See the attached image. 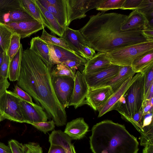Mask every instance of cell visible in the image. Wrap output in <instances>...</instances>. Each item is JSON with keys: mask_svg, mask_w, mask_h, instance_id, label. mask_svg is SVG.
Here are the masks:
<instances>
[{"mask_svg": "<svg viewBox=\"0 0 153 153\" xmlns=\"http://www.w3.org/2000/svg\"><path fill=\"white\" fill-rule=\"evenodd\" d=\"M8 144L12 153H26L24 145L15 140H9Z\"/></svg>", "mask_w": 153, "mask_h": 153, "instance_id": "obj_41", "label": "cell"}, {"mask_svg": "<svg viewBox=\"0 0 153 153\" xmlns=\"http://www.w3.org/2000/svg\"><path fill=\"white\" fill-rule=\"evenodd\" d=\"M67 153H76L73 145L72 144L70 148L67 150Z\"/></svg>", "mask_w": 153, "mask_h": 153, "instance_id": "obj_55", "label": "cell"}, {"mask_svg": "<svg viewBox=\"0 0 153 153\" xmlns=\"http://www.w3.org/2000/svg\"><path fill=\"white\" fill-rule=\"evenodd\" d=\"M93 153H137L139 143L125 126L110 120L94 125L90 137Z\"/></svg>", "mask_w": 153, "mask_h": 153, "instance_id": "obj_3", "label": "cell"}, {"mask_svg": "<svg viewBox=\"0 0 153 153\" xmlns=\"http://www.w3.org/2000/svg\"><path fill=\"white\" fill-rule=\"evenodd\" d=\"M67 150L57 145L51 144L48 153H67Z\"/></svg>", "mask_w": 153, "mask_h": 153, "instance_id": "obj_48", "label": "cell"}, {"mask_svg": "<svg viewBox=\"0 0 153 153\" xmlns=\"http://www.w3.org/2000/svg\"><path fill=\"white\" fill-rule=\"evenodd\" d=\"M31 124L45 134L49 131L53 130L55 127V124L53 120L48 121L33 123Z\"/></svg>", "mask_w": 153, "mask_h": 153, "instance_id": "obj_37", "label": "cell"}, {"mask_svg": "<svg viewBox=\"0 0 153 153\" xmlns=\"http://www.w3.org/2000/svg\"><path fill=\"white\" fill-rule=\"evenodd\" d=\"M120 66L111 64L107 68L97 72L84 74L89 89L102 86L117 75Z\"/></svg>", "mask_w": 153, "mask_h": 153, "instance_id": "obj_9", "label": "cell"}, {"mask_svg": "<svg viewBox=\"0 0 153 153\" xmlns=\"http://www.w3.org/2000/svg\"><path fill=\"white\" fill-rule=\"evenodd\" d=\"M102 0H66L67 7V27L76 19L86 16L89 10L97 8Z\"/></svg>", "mask_w": 153, "mask_h": 153, "instance_id": "obj_8", "label": "cell"}, {"mask_svg": "<svg viewBox=\"0 0 153 153\" xmlns=\"http://www.w3.org/2000/svg\"><path fill=\"white\" fill-rule=\"evenodd\" d=\"M143 153H153V144L147 145L143 150Z\"/></svg>", "mask_w": 153, "mask_h": 153, "instance_id": "obj_53", "label": "cell"}, {"mask_svg": "<svg viewBox=\"0 0 153 153\" xmlns=\"http://www.w3.org/2000/svg\"><path fill=\"white\" fill-rule=\"evenodd\" d=\"M144 34L149 39L153 41V27H149L143 30Z\"/></svg>", "mask_w": 153, "mask_h": 153, "instance_id": "obj_50", "label": "cell"}, {"mask_svg": "<svg viewBox=\"0 0 153 153\" xmlns=\"http://www.w3.org/2000/svg\"><path fill=\"white\" fill-rule=\"evenodd\" d=\"M40 38L47 43L60 47L74 52L68 47L62 38H58L50 34L46 31L45 28L42 29V34Z\"/></svg>", "mask_w": 153, "mask_h": 153, "instance_id": "obj_30", "label": "cell"}, {"mask_svg": "<svg viewBox=\"0 0 153 153\" xmlns=\"http://www.w3.org/2000/svg\"><path fill=\"white\" fill-rule=\"evenodd\" d=\"M10 85L7 79H5L0 81V97L5 93Z\"/></svg>", "mask_w": 153, "mask_h": 153, "instance_id": "obj_49", "label": "cell"}, {"mask_svg": "<svg viewBox=\"0 0 153 153\" xmlns=\"http://www.w3.org/2000/svg\"><path fill=\"white\" fill-rule=\"evenodd\" d=\"M13 32L4 24L0 22V48L7 53Z\"/></svg>", "mask_w": 153, "mask_h": 153, "instance_id": "obj_29", "label": "cell"}, {"mask_svg": "<svg viewBox=\"0 0 153 153\" xmlns=\"http://www.w3.org/2000/svg\"><path fill=\"white\" fill-rule=\"evenodd\" d=\"M140 73H137L128 78L117 91L111 96L107 102L98 110V117H100L111 110H114L119 100L128 89L138 78Z\"/></svg>", "mask_w": 153, "mask_h": 153, "instance_id": "obj_14", "label": "cell"}, {"mask_svg": "<svg viewBox=\"0 0 153 153\" xmlns=\"http://www.w3.org/2000/svg\"><path fill=\"white\" fill-rule=\"evenodd\" d=\"M88 125L82 117H79L68 122L64 132L73 140L83 138L88 130Z\"/></svg>", "mask_w": 153, "mask_h": 153, "instance_id": "obj_19", "label": "cell"}, {"mask_svg": "<svg viewBox=\"0 0 153 153\" xmlns=\"http://www.w3.org/2000/svg\"><path fill=\"white\" fill-rule=\"evenodd\" d=\"M0 153H12L9 146L0 142Z\"/></svg>", "mask_w": 153, "mask_h": 153, "instance_id": "obj_51", "label": "cell"}, {"mask_svg": "<svg viewBox=\"0 0 153 153\" xmlns=\"http://www.w3.org/2000/svg\"><path fill=\"white\" fill-rule=\"evenodd\" d=\"M149 27H150L149 22L144 15L135 10L128 16L126 20L122 25L120 29L123 31L143 30Z\"/></svg>", "mask_w": 153, "mask_h": 153, "instance_id": "obj_17", "label": "cell"}, {"mask_svg": "<svg viewBox=\"0 0 153 153\" xmlns=\"http://www.w3.org/2000/svg\"><path fill=\"white\" fill-rule=\"evenodd\" d=\"M30 43L29 49L40 57L48 66L52 68L53 65L51 61L50 49L48 44L39 36L33 38Z\"/></svg>", "mask_w": 153, "mask_h": 153, "instance_id": "obj_20", "label": "cell"}, {"mask_svg": "<svg viewBox=\"0 0 153 153\" xmlns=\"http://www.w3.org/2000/svg\"><path fill=\"white\" fill-rule=\"evenodd\" d=\"M24 146L26 153H43L42 148L37 143H29Z\"/></svg>", "mask_w": 153, "mask_h": 153, "instance_id": "obj_43", "label": "cell"}, {"mask_svg": "<svg viewBox=\"0 0 153 153\" xmlns=\"http://www.w3.org/2000/svg\"><path fill=\"white\" fill-rule=\"evenodd\" d=\"M5 119L3 115L0 113V122Z\"/></svg>", "mask_w": 153, "mask_h": 153, "instance_id": "obj_56", "label": "cell"}, {"mask_svg": "<svg viewBox=\"0 0 153 153\" xmlns=\"http://www.w3.org/2000/svg\"><path fill=\"white\" fill-rule=\"evenodd\" d=\"M9 63L7 53L4 52L3 60L0 67V77L1 79L8 78Z\"/></svg>", "mask_w": 153, "mask_h": 153, "instance_id": "obj_38", "label": "cell"}, {"mask_svg": "<svg viewBox=\"0 0 153 153\" xmlns=\"http://www.w3.org/2000/svg\"><path fill=\"white\" fill-rule=\"evenodd\" d=\"M111 64L106 53L98 52L91 59L87 61L82 73L84 74L96 73Z\"/></svg>", "mask_w": 153, "mask_h": 153, "instance_id": "obj_18", "label": "cell"}, {"mask_svg": "<svg viewBox=\"0 0 153 153\" xmlns=\"http://www.w3.org/2000/svg\"><path fill=\"white\" fill-rule=\"evenodd\" d=\"M22 106L26 123L30 124L47 121L48 117L40 105H32L21 100Z\"/></svg>", "mask_w": 153, "mask_h": 153, "instance_id": "obj_16", "label": "cell"}, {"mask_svg": "<svg viewBox=\"0 0 153 153\" xmlns=\"http://www.w3.org/2000/svg\"><path fill=\"white\" fill-rule=\"evenodd\" d=\"M38 1L45 8L53 15L62 27L65 29L67 27V18L64 13L55 7L48 4L44 0Z\"/></svg>", "mask_w": 153, "mask_h": 153, "instance_id": "obj_28", "label": "cell"}, {"mask_svg": "<svg viewBox=\"0 0 153 153\" xmlns=\"http://www.w3.org/2000/svg\"><path fill=\"white\" fill-rule=\"evenodd\" d=\"M125 0H102L96 9L102 12L122 8Z\"/></svg>", "mask_w": 153, "mask_h": 153, "instance_id": "obj_32", "label": "cell"}, {"mask_svg": "<svg viewBox=\"0 0 153 153\" xmlns=\"http://www.w3.org/2000/svg\"><path fill=\"white\" fill-rule=\"evenodd\" d=\"M34 19L22 8L0 13V22L3 24Z\"/></svg>", "mask_w": 153, "mask_h": 153, "instance_id": "obj_23", "label": "cell"}, {"mask_svg": "<svg viewBox=\"0 0 153 153\" xmlns=\"http://www.w3.org/2000/svg\"><path fill=\"white\" fill-rule=\"evenodd\" d=\"M21 100L13 91L7 90L0 97V113L5 119L26 123Z\"/></svg>", "mask_w": 153, "mask_h": 153, "instance_id": "obj_6", "label": "cell"}, {"mask_svg": "<svg viewBox=\"0 0 153 153\" xmlns=\"http://www.w3.org/2000/svg\"><path fill=\"white\" fill-rule=\"evenodd\" d=\"M51 69L29 48L23 51L17 85L41 105L55 125L61 126L66 124L67 116L53 89Z\"/></svg>", "mask_w": 153, "mask_h": 153, "instance_id": "obj_1", "label": "cell"}, {"mask_svg": "<svg viewBox=\"0 0 153 153\" xmlns=\"http://www.w3.org/2000/svg\"><path fill=\"white\" fill-rule=\"evenodd\" d=\"M114 93L109 86L89 89L84 104H87L94 110L98 111Z\"/></svg>", "mask_w": 153, "mask_h": 153, "instance_id": "obj_12", "label": "cell"}, {"mask_svg": "<svg viewBox=\"0 0 153 153\" xmlns=\"http://www.w3.org/2000/svg\"><path fill=\"white\" fill-rule=\"evenodd\" d=\"M35 1L43 18L49 27V30L52 33L62 38L65 29L60 25L53 15L45 8L38 0Z\"/></svg>", "mask_w": 153, "mask_h": 153, "instance_id": "obj_22", "label": "cell"}, {"mask_svg": "<svg viewBox=\"0 0 153 153\" xmlns=\"http://www.w3.org/2000/svg\"><path fill=\"white\" fill-rule=\"evenodd\" d=\"M82 51L85 55L86 59L87 61L91 59L96 54L94 49L87 45L82 47Z\"/></svg>", "mask_w": 153, "mask_h": 153, "instance_id": "obj_47", "label": "cell"}, {"mask_svg": "<svg viewBox=\"0 0 153 153\" xmlns=\"http://www.w3.org/2000/svg\"><path fill=\"white\" fill-rule=\"evenodd\" d=\"M142 1V0H125L121 9L133 10H137Z\"/></svg>", "mask_w": 153, "mask_h": 153, "instance_id": "obj_42", "label": "cell"}, {"mask_svg": "<svg viewBox=\"0 0 153 153\" xmlns=\"http://www.w3.org/2000/svg\"><path fill=\"white\" fill-rule=\"evenodd\" d=\"M53 89L60 103L65 109L68 106L74 87V80L67 76H60L51 74Z\"/></svg>", "mask_w": 153, "mask_h": 153, "instance_id": "obj_7", "label": "cell"}, {"mask_svg": "<svg viewBox=\"0 0 153 153\" xmlns=\"http://www.w3.org/2000/svg\"><path fill=\"white\" fill-rule=\"evenodd\" d=\"M51 74L54 75L70 77L74 80L75 79V74L74 73L72 70L62 63L55 64V66L51 69Z\"/></svg>", "mask_w": 153, "mask_h": 153, "instance_id": "obj_33", "label": "cell"}, {"mask_svg": "<svg viewBox=\"0 0 153 153\" xmlns=\"http://www.w3.org/2000/svg\"><path fill=\"white\" fill-rule=\"evenodd\" d=\"M135 74L131 66H120L119 71L117 75L104 84L102 87L109 86L114 93L128 78Z\"/></svg>", "mask_w": 153, "mask_h": 153, "instance_id": "obj_21", "label": "cell"}, {"mask_svg": "<svg viewBox=\"0 0 153 153\" xmlns=\"http://www.w3.org/2000/svg\"><path fill=\"white\" fill-rule=\"evenodd\" d=\"M50 49L51 61L53 65L63 63L69 61H74L86 63L87 60L74 52L62 47L47 43Z\"/></svg>", "mask_w": 153, "mask_h": 153, "instance_id": "obj_13", "label": "cell"}, {"mask_svg": "<svg viewBox=\"0 0 153 153\" xmlns=\"http://www.w3.org/2000/svg\"><path fill=\"white\" fill-rule=\"evenodd\" d=\"M127 17L117 13L100 12L90 16L79 30L88 46L105 53L135 44L153 42L144 34L142 30H121Z\"/></svg>", "mask_w": 153, "mask_h": 153, "instance_id": "obj_2", "label": "cell"}, {"mask_svg": "<svg viewBox=\"0 0 153 153\" xmlns=\"http://www.w3.org/2000/svg\"><path fill=\"white\" fill-rule=\"evenodd\" d=\"M62 38L71 50L86 59L82 49L83 46L87 45L79 30H75L67 27L65 29Z\"/></svg>", "mask_w": 153, "mask_h": 153, "instance_id": "obj_15", "label": "cell"}, {"mask_svg": "<svg viewBox=\"0 0 153 153\" xmlns=\"http://www.w3.org/2000/svg\"><path fill=\"white\" fill-rule=\"evenodd\" d=\"M22 8L19 0H0V13Z\"/></svg>", "mask_w": 153, "mask_h": 153, "instance_id": "obj_35", "label": "cell"}, {"mask_svg": "<svg viewBox=\"0 0 153 153\" xmlns=\"http://www.w3.org/2000/svg\"><path fill=\"white\" fill-rule=\"evenodd\" d=\"M153 65V50L147 52L135 59L132 62L131 66L135 73H142Z\"/></svg>", "mask_w": 153, "mask_h": 153, "instance_id": "obj_25", "label": "cell"}, {"mask_svg": "<svg viewBox=\"0 0 153 153\" xmlns=\"http://www.w3.org/2000/svg\"><path fill=\"white\" fill-rule=\"evenodd\" d=\"M71 140L68 135L61 130H54L49 135V142L51 144L60 146L67 150L72 145Z\"/></svg>", "mask_w": 153, "mask_h": 153, "instance_id": "obj_26", "label": "cell"}, {"mask_svg": "<svg viewBox=\"0 0 153 153\" xmlns=\"http://www.w3.org/2000/svg\"><path fill=\"white\" fill-rule=\"evenodd\" d=\"M20 6L34 19L42 24L49 30L50 28L43 18L35 0H19Z\"/></svg>", "mask_w": 153, "mask_h": 153, "instance_id": "obj_24", "label": "cell"}, {"mask_svg": "<svg viewBox=\"0 0 153 153\" xmlns=\"http://www.w3.org/2000/svg\"><path fill=\"white\" fill-rule=\"evenodd\" d=\"M13 92L21 100L33 105L36 104L33 102L32 97L27 93L19 87L17 84L15 86Z\"/></svg>", "mask_w": 153, "mask_h": 153, "instance_id": "obj_39", "label": "cell"}, {"mask_svg": "<svg viewBox=\"0 0 153 153\" xmlns=\"http://www.w3.org/2000/svg\"><path fill=\"white\" fill-rule=\"evenodd\" d=\"M144 75V97L148 90L153 84V65H151L142 73Z\"/></svg>", "mask_w": 153, "mask_h": 153, "instance_id": "obj_36", "label": "cell"}, {"mask_svg": "<svg viewBox=\"0 0 153 153\" xmlns=\"http://www.w3.org/2000/svg\"><path fill=\"white\" fill-rule=\"evenodd\" d=\"M153 84L148 90L147 93L144 97V100H149L153 98Z\"/></svg>", "mask_w": 153, "mask_h": 153, "instance_id": "obj_52", "label": "cell"}, {"mask_svg": "<svg viewBox=\"0 0 153 153\" xmlns=\"http://www.w3.org/2000/svg\"><path fill=\"white\" fill-rule=\"evenodd\" d=\"M153 98H152L149 100H144L141 108L143 111V115L153 111Z\"/></svg>", "mask_w": 153, "mask_h": 153, "instance_id": "obj_44", "label": "cell"}, {"mask_svg": "<svg viewBox=\"0 0 153 153\" xmlns=\"http://www.w3.org/2000/svg\"><path fill=\"white\" fill-rule=\"evenodd\" d=\"M3 24L13 33L19 35L21 39L30 37L45 27L34 19Z\"/></svg>", "mask_w": 153, "mask_h": 153, "instance_id": "obj_11", "label": "cell"}, {"mask_svg": "<svg viewBox=\"0 0 153 153\" xmlns=\"http://www.w3.org/2000/svg\"><path fill=\"white\" fill-rule=\"evenodd\" d=\"M86 63L74 61H69L62 63L69 68L74 73L76 74V70L81 66L85 65Z\"/></svg>", "mask_w": 153, "mask_h": 153, "instance_id": "obj_45", "label": "cell"}, {"mask_svg": "<svg viewBox=\"0 0 153 153\" xmlns=\"http://www.w3.org/2000/svg\"><path fill=\"white\" fill-rule=\"evenodd\" d=\"M153 50V42L135 44L106 53L112 64L131 66L132 62L140 56Z\"/></svg>", "mask_w": 153, "mask_h": 153, "instance_id": "obj_5", "label": "cell"}, {"mask_svg": "<svg viewBox=\"0 0 153 153\" xmlns=\"http://www.w3.org/2000/svg\"><path fill=\"white\" fill-rule=\"evenodd\" d=\"M21 39L19 35L15 33H13L7 52L10 62L17 53L21 46L22 44L20 43Z\"/></svg>", "mask_w": 153, "mask_h": 153, "instance_id": "obj_31", "label": "cell"}, {"mask_svg": "<svg viewBox=\"0 0 153 153\" xmlns=\"http://www.w3.org/2000/svg\"><path fill=\"white\" fill-rule=\"evenodd\" d=\"M23 51L21 44L17 53L10 62L8 78L11 81H17L19 78Z\"/></svg>", "mask_w": 153, "mask_h": 153, "instance_id": "obj_27", "label": "cell"}, {"mask_svg": "<svg viewBox=\"0 0 153 153\" xmlns=\"http://www.w3.org/2000/svg\"><path fill=\"white\" fill-rule=\"evenodd\" d=\"M89 90L85 74L77 71L75 74L74 89L68 106H73L76 109L84 105Z\"/></svg>", "mask_w": 153, "mask_h": 153, "instance_id": "obj_10", "label": "cell"}, {"mask_svg": "<svg viewBox=\"0 0 153 153\" xmlns=\"http://www.w3.org/2000/svg\"><path fill=\"white\" fill-rule=\"evenodd\" d=\"M144 75L141 73L119 100L114 110L124 117L132 118L140 111L144 99Z\"/></svg>", "mask_w": 153, "mask_h": 153, "instance_id": "obj_4", "label": "cell"}, {"mask_svg": "<svg viewBox=\"0 0 153 153\" xmlns=\"http://www.w3.org/2000/svg\"><path fill=\"white\" fill-rule=\"evenodd\" d=\"M48 4L52 6L67 15V7L66 0H44Z\"/></svg>", "mask_w": 153, "mask_h": 153, "instance_id": "obj_40", "label": "cell"}, {"mask_svg": "<svg viewBox=\"0 0 153 153\" xmlns=\"http://www.w3.org/2000/svg\"><path fill=\"white\" fill-rule=\"evenodd\" d=\"M4 53V52L0 48V67L3 60ZM1 80L0 77V81Z\"/></svg>", "mask_w": 153, "mask_h": 153, "instance_id": "obj_54", "label": "cell"}, {"mask_svg": "<svg viewBox=\"0 0 153 153\" xmlns=\"http://www.w3.org/2000/svg\"><path fill=\"white\" fill-rule=\"evenodd\" d=\"M137 10L144 14L149 22L153 19V0H142Z\"/></svg>", "mask_w": 153, "mask_h": 153, "instance_id": "obj_34", "label": "cell"}, {"mask_svg": "<svg viewBox=\"0 0 153 153\" xmlns=\"http://www.w3.org/2000/svg\"><path fill=\"white\" fill-rule=\"evenodd\" d=\"M152 117L153 111L149 113L143 115L142 121V128L143 131V129L144 128L153 125ZM144 133L143 137L142 139L140 140V141L142 140L144 138Z\"/></svg>", "mask_w": 153, "mask_h": 153, "instance_id": "obj_46", "label": "cell"}]
</instances>
